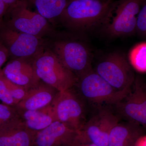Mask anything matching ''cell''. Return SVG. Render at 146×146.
<instances>
[{
  "mask_svg": "<svg viewBox=\"0 0 146 146\" xmlns=\"http://www.w3.org/2000/svg\"><path fill=\"white\" fill-rule=\"evenodd\" d=\"M114 3L112 0H71L59 19L69 28L88 30L106 23Z\"/></svg>",
  "mask_w": 146,
  "mask_h": 146,
  "instance_id": "cell-1",
  "label": "cell"
},
{
  "mask_svg": "<svg viewBox=\"0 0 146 146\" xmlns=\"http://www.w3.org/2000/svg\"><path fill=\"white\" fill-rule=\"evenodd\" d=\"M32 61L38 78L58 91L72 89L78 83L77 76L65 67L50 49L43 47Z\"/></svg>",
  "mask_w": 146,
  "mask_h": 146,
  "instance_id": "cell-2",
  "label": "cell"
},
{
  "mask_svg": "<svg viewBox=\"0 0 146 146\" xmlns=\"http://www.w3.org/2000/svg\"><path fill=\"white\" fill-rule=\"evenodd\" d=\"M26 0H21L7 9L4 24L17 31L42 38L52 32L49 21L29 9Z\"/></svg>",
  "mask_w": 146,
  "mask_h": 146,
  "instance_id": "cell-3",
  "label": "cell"
},
{
  "mask_svg": "<svg viewBox=\"0 0 146 146\" xmlns=\"http://www.w3.org/2000/svg\"><path fill=\"white\" fill-rule=\"evenodd\" d=\"M78 84L82 96L94 104L115 105L129 92L114 88L92 69L79 77Z\"/></svg>",
  "mask_w": 146,
  "mask_h": 146,
  "instance_id": "cell-4",
  "label": "cell"
},
{
  "mask_svg": "<svg viewBox=\"0 0 146 146\" xmlns=\"http://www.w3.org/2000/svg\"><path fill=\"white\" fill-rule=\"evenodd\" d=\"M96 72L114 88L127 92L136 78L125 56L119 52L108 54L98 63Z\"/></svg>",
  "mask_w": 146,
  "mask_h": 146,
  "instance_id": "cell-5",
  "label": "cell"
},
{
  "mask_svg": "<svg viewBox=\"0 0 146 146\" xmlns=\"http://www.w3.org/2000/svg\"><path fill=\"white\" fill-rule=\"evenodd\" d=\"M143 0H119L114 3L106 26L112 37L129 36L136 32L137 15Z\"/></svg>",
  "mask_w": 146,
  "mask_h": 146,
  "instance_id": "cell-6",
  "label": "cell"
},
{
  "mask_svg": "<svg viewBox=\"0 0 146 146\" xmlns=\"http://www.w3.org/2000/svg\"><path fill=\"white\" fill-rule=\"evenodd\" d=\"M52 50L62 64L78 78L92 70V55L89 48L78 41L58 40Z\"/></svg>",
  "mask_w": 146,
  "mask_h": 146,
  "instance_id": "cell-7",
  "label": "cell"
},
{
  "mask_svg": "<svg viewBox=\"0 0 146 146\" xmlns=\"http://www.w3.org/2000/svg\"><path fill=\"white\" fill-rule=\"evenodd\" d=\"M51 105L56 121L79 131L86 123L84 105L72 89L58 91Z\"/></svg>",
  "mask_w": 146,
  "mask_h": 146,
  "instance_id": "cell-8",
  "label": "cell"
},
{
  "mask_svg": "<svg viewBox=\"0 0 146 146\" xmlns=\"http://www.w3.org/2000/svg\"><path fill=\"white\" fill-rule=\"evenodd\" d=\"M120 119L110 110L101 108L79 131L78 145L92 143L98 146H107L110 131L120 121Z\"/></svg>",
  "mask_w": 146,
  "mask_h": 146,
  "instance_id": "cell-9",
  "label": "cell"
},
{
  "mask_svg": "<svg viewBox=\"0 0 146 146\" xmlns=\"http://www.w3.org/2000/svg\"><path fill=\"white\" fill-rule=\"evenodd\" d=\"M114 106L120 118L146 128V83L141 78H135L126 96Z\"/></svg>",
  "mask_w": 146,
  "mask_h": 146,
  "instance_id": "cell-10",
  "label": "cell"
},
{
  "mask_svg": "<svg viewBox=\"0 0 146 146\" xmlns=\"http://www.w3.org/2000/svg\"><path fill=\"white\" fill-rule=\"evenodd\" d=\"M0 43L12 59L32 58L44 46L42 38L17 31L4 24L0 28Z\"/></svg>",
  "mask_w": 146,
  "mask_h": 146,
  "instance_id": "cell-11",
  "label": "cell"
},
{
  "mask_svg": "<svg viewBox=\"0 0 146 146\" xmlns=\"http://www.w3.org/2000/svg\"><path fill=\"white\" fill-rule=\"evenodd\" d=\"M78 131L55 121L36 132L33 146H76Z\"/></svg>",
  "mask_w": 146,
  "mask_h": 146,
  "instance_id": "cell-12",
  "label": "cell"
},
{
  "mask_svg": "<svg viewBox=\"0 0 146 146\" xmlns=\"http://www.w3.org/2000/svg\"><path fill=\"white\" fill-rule=\"evenodd\" d=\"M32 58L12 59L2 71L9 80L26 90L40 81L35 71Z\"/></svg>",
  "mask_w": 146,
  "mask_h": 146,
  "instance_id": "cell-13",
  "label": "cell"
},
{
  "mask_svg": "<svg viewBox=\"0 0 146 146\" xmlns=\"http://www.w3.org/2000/svg\"><path fill=\"white\" fill-rule=\"evenodd\" d=\"M58 91L41 80L27 89L24 98L15 106L17 110H36L51 103Z\"/></svg>",
  "mask_w": 146,
  "mask_h": 146,
  "instance_id": "cell-14",
  "label": "cell"
},
{
  "mask_svg": "<svg viewBox=\"0 0 146 146\" xmlns=\"http://www.w3.org/2000/svg\"><path fill=\"white\" fill-rule=\"evenodd\" d=\"M0 146H33L36 132L30 130L21 119L0 128Z\"/></svg>",
  "mask_w": 146,
  "mask_h": 146,
  "instance_id": "cell-15",
  "label": "cell"
},
{
  "mask_svg": "<svg viewBox=\"0 0 146 146\" xmlns=\"http://www.w3.org/2000/svg\"><path fill=\"white\" fill-rule=\"evenodd\" d=\"M143 127L130 122H119L110 133L107 146H132L143 136Z\"/></svg>",
  "mask_w": 146,
  "mask_h": 146,
  "instance_id": "cell-16",
  "label": "cell"
},
{
  "mask_svg": "<svg viewBox=\"0 0 146 146\" xmlns=\"http://www.w3.org/2000/svg\"><path fill=\"white\" fill-rule=\"evenodd\" d=\"M50 104L36 110H17L26 126L37 132L56 121Z\"/></svg>",
  "mask_w": 146,
  "mask_h": 146,
  "instance_id": "cell-17",
  "label": "cell"
},
{
  "mask_svg": "<svg viewBox=\"0 0 146 146\" xmlns=\"http://www.w3.org/2000/svg\"><path fill=\"white\" fill-rule=\"evenodd\" d=\"M34 6L36 12L49 22L59 19L71 0H26Z\"/></svg>",
  "mask_w": 146,
  "mask_h": 146,
  "instance_id": "cell-18",
  "label": "cell"
},
{
  "mask_svg": "<svg viewBox=\"0 0 146 146\" xmlns=\"http://www.w3.org/2000/svg\"><path fill=\"white\" fill-rule=\"evenodd\" d=\"M128 57L129 63L136 70L146 73V42L135 45L129 52Z\"/></svg>",
  "mask_w": 146,
  "mask_h": 146,
  "instance_id": "cell-19",
  "label": "cell"
},
{
  "mask_svg": "<svg viewBox=\"0 0 146 146\" xmlns=\"http://www.w3.org/2000/svg\"><path fill=\"white\" fill-rule=\"evenodd\" d=\"M20 118V115L15 108L0 104V128Z\"/></svg>",
  "mask_w": 146,
  "mask_h": 146,
  "instance_id": "cell-20",
  "label": "cell"
},
{
  "mask_svg": "<svg viewBox=\"0 0 146 146\" xmlns=\"http://www.w3.org/2000/svg\"><path fill=\"white\" fill-rule=\"evenodd\" d=\"M0 100L7 105H16V102L7 87L5 77L2 71H0Z\"/></svg>",
  "mask_w": 146,
  "mask_h": 146,
  "instance_id": "cell-21",
  "label": "cell"
},
{
  "mask_svg": "<svg viewBox=\"0 0 146 146\" xmlns=\"http://www.w3.org/2000/svg\"><path fill=\"white\" fill-rule=\"evenodd\" d=\"M136 32L146 37V4L141 9L137 16Z\"/></svg>",
  "mask_w": 146,
  "mask_h": 146,
  "instance_id": "cell-22",
  "label": "cell"
},
{
  "mask_svg": "<svg viewBox=\"0 0 146 146\" xmlns=\"http://www.w3.org/2000/svg\"><path fill=\"white\" fill-rule=\"evenodd\" d=\"M9 57L8 51L3 45L0 43V68L5 63Z\"/></svg>",
  "mask_w": 146,
  "mask_h": 146,
  "instance_id": "cell-23",
  "label": "cell"
},
{
  "mask_svg": "<svg viewBox=\"0 0 146 146\" xmlns=\"http://www.w3.org/2000/svg\"><path fill=\"white\" fill-rule=\"evenodd\" d=\"M7 7L3 0H0V28L4 24V19L6 12Z\"/></svg>",
  "mask_w": 146,
  "mask_h": 146,
  "instance_id": "cell-24",
  "label": "cell"
},
{
  "mask_svg": "<svg viewBox=\"0 0 146 146\" xmlns=\"http://www.w3.org/2000/svg\"><path fill=\"white\" fill-rule=\"evenodd\" d=\"M135 146H146V135L139 137L134 144Z\"/></svg>",
  "mask_w": 146,
  "mask_h": 146,
  "instance_id": "cell-25",
  "label": "cell"
},
{
  "mask_svg": "<svg viewBox=\"0 0 146 146\" xmlns=\"http://www.w3.org/2000/svg\"><path fill=\"white\" fill-rule=\"evenodd\" d=\"M3 1L4 2L7 9L16 4L21 0H3Z\"/></svg>",
  "mask_w": 146,
  "mask_h": 146,
  "instance_id": "cell-26",
  "label": "cell"
},
{
  "mask_svg": "<svg viewBox=\"0 0 146 146\" xmlns=\"http://www.w3.org/2000/svg\"><path fill=\"white\" fill-rule=\"evenodd\" d=\"M76 146H98L92 143H81L78 145Z\"/></svg>",
  "mask_w": 146,
  "mask_h": 146,
  "instance_id": "cell-27",
  "label": "cell"
},
{
  "mask_svg": "<svg viewBox=\"0 0 146 146\" xmlns=\"http://www.w3.org/2000/svg\"><path fill=\"white\" fill-rule=\"evenodd\" d=\"M132 146H134V145H133Z\"/></svg>",
  "mask_w": 146,
  "mask_h": 146,
  "instance_id": "cell-28",
  "label": "cell"
}]
</instances>
